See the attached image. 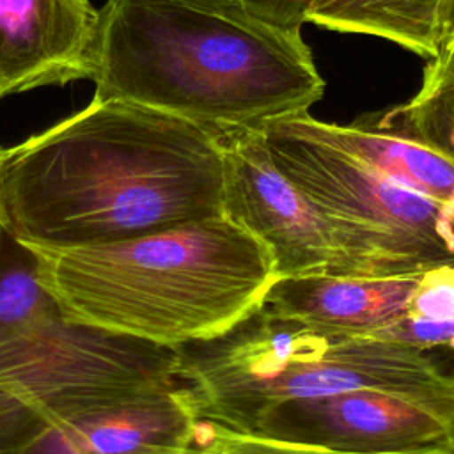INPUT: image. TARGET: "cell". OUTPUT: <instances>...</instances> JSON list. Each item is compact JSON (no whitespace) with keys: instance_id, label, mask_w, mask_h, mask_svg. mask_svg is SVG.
I'll list each match as a JSON object with an SVG mask.
<instances>
[{"instance_id":"1","label":"cell","mask_w":454,"mask_h":454,"mask_svg":"<svg viewBox=\"0 0 454 454\" xmlns=\"http://www.w3.org/2000/svg\"><path fill=\"white\" fill-rule=\"evenodd\" d=\"M218 133L119 99L0 151L5 229L39 247L106 243L222 211Z\"/></svg>"},{"instance_id":"2","label":"cell","mask_w":454,"mask_h":454,"mask_svg":"<svg viewBox=\"0 0 454 454\" xmlns=\"http://www.w3.org/2000/svg\"><path fill=\"white\" fill-rule=\"evenodd\" d=\"M94 99H119L213 133L307 114L325 90L300 30L239 0H106L89 46Z\"/></svg>"},{"instance_id":"3","label":"cell","mask_w":454,"mask_h":454,"mask_svg":"<svg viewBox=\"0 0 454 454\" xmlns=\"http://www.w3.org/2000/svg\"><path fill=\"white\" fill-rule=\"evenodd\" d=\"M27 245L64 319L167 348L225 333L277 280L270 248L223 213L106 243Z\"/></svg>"},{"instance_id":"4","label":"cell","mask_w":454,"mask_h":454,"mask_svg":"<svg viewBox=\"0 0 454 454\" xmlns=\"http://www.w3.org/2000/svg\"><path fill=\"white\" fill-rule=\"evenodd\" d=\"M176 380L199 419L243 431L266 406L349 388L454 397V381L413 346L333 333L259 305L225 333L176 348Z\"/></svg>"},{"instance_id":"5","label":"cell","mask_w":454,"mask_h":454,"mask_svg":"<svg viewBox=\"0 0 454 454\" xmlns=\"http://www.w3.org/2000/svg\"><path fill=\"white\" fill-rule=\"evenodd\" d=\"M275 168L323 215L353 277L420 275L452 264L454 202H436L349 154L309 112L257 128Z\"/></svg>"},{"instance_id":"6","label":"cell","mask_w":454,"mask_h":454,"mask_svg":"<svg viewBox=\"0 0 454 454\" xmlns=\"http://www.w3.org/2000/svg\"><path fill=\"white\" fill-rule=\"evenodd\" d=\"M176 362V348L60 316L0 346V445L14 454L51 422L172 385Z\"/></svg>"},{"instance_id":"7","label":"cell","mask_w":454,"mask_h":454,"mask_svg":"<svg viewBox=\"0 0 454 454\" xmlns=\"http://www.w3.org/2000/svg\"><path fill=\"white\" fill-rule=\"evenodd\" d=\"M454 397L349 388L287 399L257 411L241 433L360 454L454 445Z\"/></svg>"},{"instance_id":"8","label":"cell","mask_w":454,"mask_h":454,"mask_svg":"<svg viewBox=\"0 0 454 454\" xmlns=\"http://www.w3.org/2000/svg\"><path fill=\"white\" fill-rule=\"evenodd\" d=\"M222 211L273 254L277 278L351 275L346 254L323 215L271 163L257 129L220 135Z\"/></svg>"},{"instance_id":"9","label":"cell","mask_w":454,"mask_h":454,"mask_svg":"<svg viewBox=\"0 0 454 454\" xmlns=\"http://www.w3.org/2000/svg\"><path fill=\"white\" fill-rule=\"evenodd\" d=\"M197 420L192 392L176 381L51 422L14 454H174Z\"/></svg>"},{"instance_id":"10","label":"cell","mask_w":454,"mask_h":454,"mask_svg":"<svg viewBox=\"0 0 454 454\" xmlns=\"http://www.w3.org/2000/svg\"><path fill=\"white\" fill-rule=\"evenodd\" d=\"M96 9L89 0H0V94L89 74Z\"/></svg>"},{"instance_id":"11","label":"cell","mask_w":454,"mask_h":454,"mask_svg":"<svg viewBox=\"0 0 454 454\" xmlns=\"http://www.w3.org/2000/svg\"><path fill=\"white\" fill-rule=\"evenodd\" d=\"M419 277H280L261 305L321 330L385 340L403 319Z\"/></svg>"},{"instance_id":"12","label":"cell","mask_w":454,"mask_h":454,"mask_svg":"<svg viewBox=\"0 0 454 454\" xmlns=\"http://www.w3.org/2000/svg\"><path fill=\"white\" fill-rule=\"evenodd\" d=\"M307 21L383 37L429 60L454 41V0H310Z\"/></svg>"},{"instance_id":"13","label":"cell","mask_w":454,"mask_h":454,"mask_svg":"<svg viewBox=\"0 0 454 454\" xmlns=\"http://www.w3.org/2000/svg\"><path fill=\"white\" fill-rule=\"evenodd\" d=\"M454 160V41L429 59L420 90L404 105L353 121Z\"/></svg>"},{"instance_id":"14","label":"cell","mask_w":454,"mask_h":454,"mask_svg":"<svg viewBox=\"0 0 454 454\" xmlns=\"http://www.w3.org/2000/svg\"><path fill=\"white\" fill-rule=\"evenodd\" d=\"M335 144L385 177L436 202H454V160L415 142L364 128L328 124Z\"/></svg>"},{"instance_id":"15","label":"cell","mask_w":454,"mask_h":454,"mask_svg":"<svg viewBox=\"0 0 454 454\" xmlns=\"http://www.w3.org/2000/svg\"><path fill=\"white\" fill-rule=\"evenodd\" d=\"M60 316L55 300L39 282L35 254L5 231L0 247V346Z\"/></svg>"},{"instance_id":"16","label":"cell","mask_w":454,"mask_h":454,"mask_svg":"<svg viewBox=\"0 0 454 454\" xmlns=\"http://www.w3.org/2000/svg\"><path fill=\"white\" fill-rule=\"evenodd\" d=\"M454 337V270L442 264L420 273L403 319L385 340L422 351L452 348Z\"/></svg>"},{"instance_id":"17","label":"cell","mask_w":454,"mask_h":454,"mask_svg":"<svg viewBox=\"0 0 454 454\" xmlns=\"http://www.w3.org/2000/svg\"><path fill=\"white\" fill-rule=\"evenodd\" d=\"M174 454H360V452H346V450H335L326 447L271 440L259 434L232 431L213 420L199 419L188 445L179 449ZM390 454H454V445L429 447V449L410 450V452H390Z\"/></svg>"},{"instance_id":"18","label":"cell","mask_w":454,"mask_h":454,"mask_svg":"<svg viewBox=\"0 0 454 454\" xmlns=\"http://www.w3.org/2000/svg\"><path fill=\"white\" fill-rule=\"evenodd\" d=\"M261 20L287 30H300L307 21L310 0H239Z\"/></svg>"},{"instance_id":"19","label":"cell","mask_w":454,"mask_h":454,"mask_svg":"<svg viewBox=\"0 0 454 454\" xmlns=\"http://www.w3.org/2000/svg\"><path fill=\"white\" fill-rule=\"evenodd\" d=\"M0 151H2V147H0ZM5 225H4V220H2V213H0V247H2V239H4V234H5Z\"/></svg>"},{"instance_id":"20","label":"cell","mask_w":454,"mask_h":454,"mask_svg":"<svg viewBox=\"0 0 454 454\" xmlns=\"http://www.w3.org/2000/svg\"><path fill=\"white\" fill-rule=\"evenodd\" d=\"M0 454H7V452L4 450V447H2V445H0Z\"/></svg>"},{"instance_id":"21","label":"cell","mask_w":454,"mask_h":454,"mask_svg":"<svg viewBox=\"0 0 454 454\" xmlns=\"http://www.w3.org/2000/svg\"><path fill=\"white\" fill-rule=\"evenodd\" d=\"M0 99H2V94H0Z\"/></svg>"}]
</instances>
